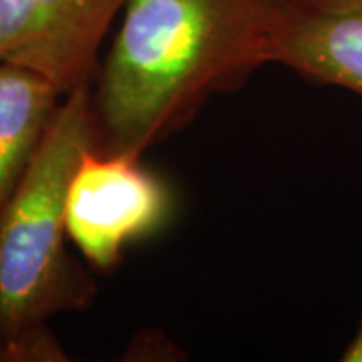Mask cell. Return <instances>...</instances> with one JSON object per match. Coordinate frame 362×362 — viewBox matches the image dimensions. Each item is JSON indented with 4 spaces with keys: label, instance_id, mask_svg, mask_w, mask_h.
<instances>
[{
    "label": "cell",
    "instance_id": "6da1fadb",
    "mask_svg": "<svg viewBox=\"0 0 362 362\" xmlns=\"http://www.w3.org/2000/svg\"><path fill=\"white\" fill-rule=\"evenodd\" d=\"M296 0H127L90 83L97 149L141 156L266 65Z\"/></svg>",
    "mask_w": 362,
    "mask_h": 362
},
{
    "label": "cell",
    "instance_id": "7a4b0ae2",
    "mask_svg": "<svg viewBox=\"0 0 362 362\" xmlns=\"http://www.w3.org/2000/svg\"><path fill=\"white\" fill-rule=\"evenodd\" d=\"M90 83L63 95L30 165L0 214V362H63L54 316L93 304L97 282L69 252L65 204L83 156L97 147Z\"/></svg>",
    "mask_w": 362,
    "mask_h": 362
},
{
    "label": "cell",
    "instance_id": "3957f363",
    "mask_svg": "<svg viewBox=\"0 0 362 362\" xmlns=\"http://www.w3.org/2000/svg\"><path fill=\"white\" fill-rule=\"evenodd\" d=\"M175 195L141 156L89 149L69 183L66 233L93 272L107 274L123 262L131 246L168 228Z\"/></svg>",
    "mask_w": 362,
    "mask_h": 362
},
{
    "label": "cell",
    "instance_id": "277c9868",
    "mask_svg": "<svg viewBox=\"0 0 362 362\" xmlns=\"http://www.w3.org/2000/svg\"><path fill=\"white\" fill-rule=\"evenodd\" d=\"M127 0H0V61L28 66L63 95L93 83Z\"/></svg>",
    "mask_w": 362,
    "mask_h": 362
},
{
    "label": "cell",
    "instance_id": "5b68a950",
    "mask_svg": "<svg viewBox=\"0 0 362 362\" xmlns=\"http://www.w3.org/2000/svg\"><path fill=\"white\" fill-rule=\"evenodd\" d=\"M266 65H282L362 99V8L294 4L272 37Z\"/></svg>",
    "mask_w": 362,
    "mask_h": 362
},
{
    "label": "cell",
    "instance_id": "8992f818",
    "mask_svg": "<svg viewBox=\"0 0 362 362\" xmlns=\"http://www.w3.org/2000/svg\"><path fill=\"white\" fill-rule=\"evenodd\" d=\"M63 93L28 66L0 61V214L39 149Z\"/></svg>",
    "mask_w": 362,
    "mask_h": 362
},
{
    "label": "cell",
    "instance_id": "52a82bcc",
    "mask_svg": "<svg viewBox=\"0 0 362 362\" xmlns=\"http://www.w3.org/2000/svg\"><path fill=\"white\" fill-rule=\"evenodd\" d=\"M342 362H362V322L356 328V332L352 334L350 342L346 344V349L342 350L340 354Z\"/></svg>",
    "mask_w": 362,
    "mask_h": 362
},
{
    "label": "cell",
    "instance_id": "ba28073f",
    "mask_svg": "<svg viewBox=\"0 0 362 362\" xmlns=\"http://www.w3.org/2000/svg\"><path fill=\"white\" fill-rule=\"evenodd\" d=\"M296 2L314 8H362V0H296Z\"/></svg>",
    "mask_w": 362,
    "mask_h": 362
}]
</instances>
